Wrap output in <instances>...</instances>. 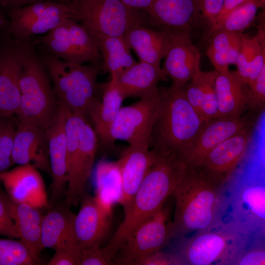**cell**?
<instances>
[{
  "label": "cell",
  "instance_id": "obj_21",
  "mask_svg": "<svg viewBox=\"0 0 265 265\" xmlns=\"http://www.w3.org/2000/svg\"><path fill=\"white\" fill-rule=\"evenodd\" d=\"M148 15L163 29L190 33L203 21L198 0H153Z\"/></svg>",
  "mask_w": 265,
  "mask_h": 265
},
{
  "label": "cell",
  "instance_id": "obj_34",
  "mask_svg": "<svg viewBox=\"0 0 265 265\" xmlns=\"http://www.w3.org/2000/svg\"><path fill=\"white\" fill-rule=\"evenodd\" d=\"M264 51L265 44H261L256 36L250 37L242 34L241 47L236 63L237 70L234 72L243 84L247 85L250 66Z\"/></svg>",
  "mask_w": 265,
  "mask_h": 265
},
{
  "label": "cell",
  "instance_id": "obj_4",
  "mask_svg": "<svg viewBox=\"0 0 265 265\" xmlns=\"http://www.w3.org/2000/svg\"><path fill=\"white\" fill-rule=\"evenodd\" d=\"M255 232L232 219L179 238L172 254L181 265H236Z\"/></svg>",
  "mask_w": 265,
  "mask_h": 265
},
{
  "label": "cell",
  "instance_id": "obj_14",
  "mask_svg": "<svg viewBox=\"0 0 265 265\" xmlns=\"http://www.w3.org/2000/svg\"><path fill=\"white\" fill-rule=\"evenodd\" d=\"M80 207L75 214L73 228L75 238L80 250L89 246L100 244L111 225L109 211L97 197L85 194L80 198Z\"/></svg>",
  "mask_w": 265,
  "mask_h": 265
},
{
  "label": "cell",
  "instance_id": "obj_40",
  "mask_svg": "<svg viewBox=\"0 0 265 265\" xmlns=\"http://www.w3.org/2000/svg\"><path fill=\"white\" fill-rule=\"evenodd\" d=\"M198 3L203 21L209 26L210 32L219 17L224 0H198Z\"/></svg>",
  "mask_w": 265,
  "mask_h": 265
},
{
  "label": "cell",
  "instance_id": "obj_13",
  "mask_svg": "<svg viewBox=\"0 0 265 265\" xmlns=\"http://www.w3.org/2000/svg\"><path fill=\"white\" fill-rule=\"evenodd\" d=\"M161 71L172 85L183 86L201 71V53L187 31H175L164 57Z\"/></svg>",
  "mask_w": 265,
  "mask_h": 265
},
{
  "label": "cell",
  "instance_id": "obj_38",
  "mask_svg": "<svg viewBox=\"0 0 265 265\" xmlns=\"http://www.w3.org/2000/svg\"><path fill=\"white\" fill-rule=\"evenodd\" d=\"M248 87L246 106L255 111L262 112L265 106V67Z\"/></svg>",
  "mask_w": 265,
  "mask_h": 265
},
{
  "label": "cell",
  "instance_id": "obj_3",
  "mask_svg": "<svg viewBox=\"0 0 265 265\" xmlns=\"http://www.w3.org/2000/svg\"><path fill=\"white\" fill-rule=\"evenodd\" d=\"M187 166L179 158L159 156L137 190L123 220L106 246L113 257L136 229L163 208Z\"/></svg>",
  "mask_w": 265,
  "mask_h": 265
},
{
  "label": "cell",
  "instance_id": "obj_2",
  "mask_svg": "<svg viewBox=\"0 0 265 265\" xmlns=\"http://www.w3.org/2000/svg\"><path fill=\"white\" fill-rule=\"evenodd\" d=\"M205 124L187 100L185 85L159 89L150 147L158 156H174L185 162Z\"/></svg>",
  "mask_w": 265,
  "mask_h": 265
},
{
  "label": "cell",
  "instance_id": "obj_26",
  "mask_svg": "<svg viewBox=\"0 0 265 265\" xmlns=\"http://www.w3.org/2000/svg\"><path fill=\"white\" fill-rule=\"evenodd\" d=\"M7 201L19 238L27 247L32 256L39 261L43 249L41 243L43 216L38 209L29 205L15 202L9 197H7Z\"/></svg>",
  "mask_w": 265,
  "mask_h": 265
},
{
  "label": "cell",
  "instance_id": "obj_6",
  "mask_svg": "<svg viewBox=\"0 0 265 265\" xmlns=\"http://www.w3.org/2000/svg\"><path fill=\"white\" fill-rule=\"evenodd\" d=\"M29 41L21 72L20 103L16 115L18 122L37 126L45 130L54 120L58 104L49 75Z\"/></svg>",
  "mask_w": 265,
  "mask_h": 265
},
{
  "label": "cell",
  "instance_id": "obj_43",
  "mask_svg": "<svg viewBox=\"0 0 265 265\" xmlns=\"http://www.w3.org/2000/svg\"><path fill=\"white\" fill-rule=\"evenodd\" d=\"M47 265H79V262L78 259L71 254L64 251L57 250Z\"/></svg>",
  "mask_w": 265,
  "mask_h": 265
},
{
  "label": "cell",
  "instance_id": "obj_39",
  "mask_svg": "<svg viewBox=\"0 0 265 265\" xmlns=\"http://www.w3.org/2000/svg\"><path fill=\"white\" fill-rule=\"evenodd\" d=\"M0 235L10 238H19L14 222L11 217L7 197L0 194Z\"/></svg>",
  "mask_w": 265,
  "mask_h": 265
},
{
  "label": "cell",
  "instance_id": "obj_47",
  "mask_svg": "<svg viewBox=\"0 0 265 265\" xmlns=\"http://www.w3.org/2000/svg\"><path fill=\"white\" fill-rule=\"evenodd\" d=\"M10 26V21L6 18L0 10V30L6 32Z\"/></svg>",
  "mask_w": 265,
  "mask_h": 265
},
{
  "label": "cell",
  "instance_id": "obj_32",
  "mask_svg": "<svg viewBox=\"0 0 265 265\" xmlns=\"http://www.w3.org/2000/svg\"><path fill=\"white\" fill-rule=\"evenodd\" d=\"M69 43L74 63L96 64L102 61V56L93 35L82 25L71 18L66 19Z\"/></svg>",
  "mask_w": 265,
  "mask_h": 265
},
{
  "label": "cell",
  "instance_id": "obj_8",
  "mask_svg": "<svg viewBox=\"0 0 265 265\" xmlns=\"http://www.w3.org/2000/svg\"><path fill=\"white\" fill-rule=\"evenodd\" d=\"M8 9L10 26L6 33L22 43L30 41L34 36L49 32L65 19L71 18L68 3L52 0Z\"/></svg>",
  "mask_w": 265,
  "mask_h": 265
},
{
  "label": "cell",
  "instance_id": "obj_9",
  "mask_svg": "<svg viewBox=\"0 0 265 265\" xmlns=\"http://www.w3.org/2000/svg\"><path fill=\"white\" fill-rule=\"evenodd\" d=\"M172 238V222L162 208L136 229L120 247L113 260L118 265H139L143 260L161 250Z\"/></svg>",
  "mask_w": 265,
  "mask_h": 265
},
{
  "label": "cell",
  "instance_id": "obj_42",
  "mask_svg": "<svg viewBox=\"0 0 265 265\" xmlns=\"http://www.w3.org/2000/svg\"><path fill=\"white\" fill-rule=\"evenodd\" d=\"M181 265L178 259L172 253L167 254L161 250L143 260L139 265Z\"/></svg>",
  "mask_w": 265,
  "mask_h": 265
},
{
  "label": "cell",
  "instance_id": "obj_31",
  "mask_svg": "<svg viewBox=\"0 0 265 265\" xmlns=\"http://www.w3.org/2000/svg\"><path fill=\"white\" fill-rule=\"evenodd\" d=\"M242 32L218 28L210 35L207 55L218 72L229 69L236 64L241 44Z\"/></svg>",
  "mask_w": 265,
  "mask_h": 265
},
{
  "label": "cell",
  "instance_id": "obj_1",
  "mask_svg": "<svg viewBox=\"0 0 265 265\" xmlns=\"http://www.w3.org/2000/svg\"><path fill=\"white\" fill-rule=\"evenodd\" d=\"M225 185L211 178L200 166H187L172 193V238L209 230L224 221L230 205Z\"/></svg>",
  "mask_w": 265,
  "mask_h": 265
},
{
  "label": "cell",
  "instance_id": "obj_20",
  "mask_svg": "<svg viewBox=\"0 0 265 265\" xmlns=\"http://www.w3.org/2000/svg\"><path fill=\"white\" fill-rule=\"evenodd\" d=\"M252 125L241 118H215L205 123L185 162L190 166H200L208 154L233 135Z\"/></svg>",
  "mask_w": 265,
  "mask_h": 265
},
{
  "label": "cell",
  "instance_id": "obj_48",
  "mask_svg": "<svg viewBox=\"0 0 265 265\" xmlns=\"http://www.w3.org/2000/svg\"><path fill=\"white\" fill-rule=\"evenodd\" d=\"M11 0H0V6L9 8Z\"/></svg>",
  "mask_w": 265,
  "mask_h": 265
},
{
  "label": "cell",
  "instance_id": "obj_28",
  "mask_svg": "<svg viewBox=\"0 0 265 265\" xmlns=\"http://www.w3.org/2000/svg\"><path fill=\"white\" fill-rule=\"evenodd\" d=\"M217 74L215 70H201L185 85L187 100L205 123L216 117L215 81Z\"/></svg>",
  "mask_w": 265,
  "mask_h": 265
},
{
  "label": "cell",
  "instance_id": "obj_35",
  "mask_svg": "<svg viewBox=\"0 0 265 265\" xmlns=\"http://www.w3.org/2000/svg\"><path fill=\"white\" fill-rule=\"evenodd\" d=\"M38 263L21 240L0 238V265H31Z\"/></svg>",
  "mask_w": 265,
  "mask_h": 265
},
{
  "label": "cell",
  "instance_id": "obj_7",
  "mask_svg": "<svg viewBox=\"0 0 265 265\" xmlns=\"http://www.w3.org/2000/svg\"><path fill=\"white\" fill-rule=\"evenodd\" d=\"M68 4L71 18L94 35L123 36L131 26L144 21L139 10L120 0H71Z\"/></svg>",
  "mask_w": 265,
  "mask_h": 265
},
{
  "label": "cell",
  "instance_id": "obj_30",
  "mask_svg": "<svg viewBox=\"0 0 265 265\" xmlns=\"http://www.w3.org/2000/svg\"><path fill=\"white\" fill-rule=\"evenodd\" d=\"M102 56V70L110 74L111 79L117 77L137 62L123 36H108L92 34Z\"/></svg>",
  "mask_w": 265,
  "mask_h": 265
},
{
  "label": "cell",
  "instance_id": "obj_33",
  "mask_svg": "<svg viewBox=\"0 0 265 265\" xmlns=\"http://www.w3.org/2000/svg\"><path fill=\"white\" fill-rule=\"evenodd\" d=\"M260 7V5L255 0H247L226 15L213 31L221 28L242 32L252 23Z\"/></svg>",
  "mask_w": 265,
  "mask_h": 265
},
{
  "label": "cell",
  "instance_id": "obj_15",
  "mask_svg": "<svg viewBox=\"0 0 265 265\" xmlns=\"http://www.w3.org/2000/svg\"><path fill=\"white\" fill-rule=\"evenodd\" d=\"M252 126L213 148L200 166L215 181L225 184L244 155L252 135Z\"/></svg>",
  "mask_w": 265,
  "mask_h": 265
},
{
  "label": "cell",
  "instance_id": "obj_51",
  "mask_svg": "<svg viewBox=\"0 0 265 265\" xmlns=\"http://www.w3.org/2000/svg\"><path fill=\"white\" fill-rule=\"evenodd\" d=\"M3 32L0 30V41L1 40Z\"/></svg>",
  "mask_w": 265,
  "mask_h": 265
},
{
  "label": "cell",
  "instance_id": "obj_29",
  "mask_svg": "<svg viewBox=\"0 0 265 265\" xmlns=\"http://www.w3.org/2000/svg\"><path fill=\"white\" fill-rule=\"evenodd\" d=\"M265 189L263 185H252L241 187L234 202L235 220L255 232L265 225ZM263 230V229H262Z\"/></svg>",
  "mask_w": 265,
  "mask_h": 265
},
{
  "label": "cell",
  "instance_id": "obj_22",
  "mask_svg": "<svg viewBox=\"0 0 265 265\" xmlns=\"http://www.w3.org/2000/svg\"><path fill=\"white\" fill-rule=\"evenodd\" d=\"M174 32L167 29L154 30L142 24H136L126 31L123 38L140 61L161 69V61L166 54Z\"/></svg>",
  "mask_w": 265,
  "mask_h": 265
},
{
  "label": "cell",
  "instance_id": "obj_19",
  "mask_svg": "<svg viewBox=\"0 0 265 265\" xmlns=\"http://www.w3.org/2000/svg\"><path fill=\"white\" fill-rule=\"evenodd\" d=\"M13 164L28 165L51 172L48 142L45 129L18 122L12 154Z\"/></svg>",
  "mask_w": 265,
  "mask_h": 265
},
{
  "label": "cell",
  "instance_id": "obj_27",
  "mask_svg": "<svg viewBox=\"0 0 265 265\" xmlns=\"http://www.w3.org/2000/svg\"><path fill=\"white\" fill-rule=\"evenodd\" d=\"M102 100L96 104L89 118L92 121L98 140L105 146L113 143L110 131L124 100L115 80L109 81L102 86Z\"/></svg>",
  "mask_w": 265,
  "mask_h": 265
},
{
  "label": "cell",
  "instance_id": "obj_46",
  "mask_svg": "<svg viewBox=\"0 0 265 265\" xmlns=\"http://www.w3.org/2000/svg\"><path fill=\"white\" fill-rule=\"evenodd\" d=\"M47 0H52L62 3H68L71 0H11L8 8L12 7L22 6L36 2Z\"/></svg>",
  "mask_w": 265,
  "mask_h": 265
},
{
  "label": "cell",
  "instance_id": "obj_25",
  "mask_svg": "<svg viewBox=\"0 0 265 265\" xmlns=\"http://www.w3.org/2000/svg\"><path fill=\"white\" fill-rule=\"evenodd\" d=\"M218 72V71H217ZM229 69L218 72L215 81L217 112L216 118L240 117L246 106L248 89Z\"/></svg>",
  "mask_w": 265,
  "mask_h": 265
},
{
  "label": "cell",
  "instance_id": "obj_5",
  "mask_svg": "<svg viewBox=\"0 0 265 265\" xmlns=\"http://www.w3.org/2000/svg\"><path fill=\"white\" fill-rule=\"evenodd\" d=\"M50 78L57 102L88 121L90 115L100 100L97 96L98 75L102 61L88 65L65 61L48 53L40 57Z\"/></svg>",
  "mask_w": 265,
  "mask_h": 265
},
{
  "label": "cell",
  "instance_id": "obj_44",
  "mask_svg": "<svg viewBox=\"0 0 265 265\" xmlns=\"http://www.w3.org/2000/svg\"><path fill=\"white\" fill-rule=\"evenodd\" d=\"M246 0H224L222 9L214 27L209 33V36L226 15Z\"/></svg>",
  "mask_w": 265,
  "mask_h": 265
},
{
  "label": "cell",
  "instance_id": "obj_36",
  "mask_svg": "<svg viewBox=\"0 0 265 265\" xmlns=\"http://www.w3.org/2000/svg\"><path fill=\"white\" fill-rule=\"evenodd\" d=\"M16 129L10 117L5 118L0 124V173L13 164L12 154Z\"/></svg>",
  "mask_w": 265,
  "mask_h": 265
},
{
  "label": "cell",
  "instance_id": "obj_10",
  "mask_svg": "<svg viewBox=\"0 0 265 265\" xmlns=\"http://www.w3.org/2000/svg\"><path fill=\"white\" fill-rule=\"evenodd\" d=\"M159 89L152 95L130 106L122 107L112 125V142L121 140L129 145L150 147L151 133L156 117Z\"/></svg>",
  "mask_w": 265,
  "mask_h": 265
},
{
  "label": "cell",
  "instance_id": "obj_18",
  "mask_svg": "<svg viewBox=\"0 0 265 265\" xmlns=\"http://www.w3.org/2000/svg\"><path fill=\"white\" fill-rule=\"evenodd\" d=\"M58 109L54 120L46 130L49 157L52 175L50 204L63 194L68 183L66 165L67 138L65 131L66 110L64 104L57 102Z\"/></svg>",
  "mask_w": 265,
  "mask_h": 265
},
{
  "label": "cell",
  "instance_id": "obj_49",
  "mask_svg": "<svg viewBox=\"0 0 265 265\" xmlns=\"http://www.w3.org/2000/svg\"><path fill=\"white\" fill-rule=\"evenodd\" d=\"M261 6V7L265 6V0H255Z\"/></svg>",
  "mask_w": 265,
  "mask_h": 265
},
{
  "label": "cell",
  "instance_id": "obj_41",
  "mask_svg": "<svg viewBox=\"0 0 265 265\" xmlns=\"http://www.w3.org/2000/svg\"><path fill=\"white\" fill-rule=\"evenodd\" d=\"M247 248L238 260L236 265H265L264 247H253Z\"/></svg>",
  "mask_w": 265,
  "mask_h": 265
},
{
  "label": "cell",
  "instance_id": "obj_50",
  "mask_svg": "<svg viewBox=\"0 0 265 265\" xmlns=\"http://www.w3.org/2000/svg\"><path fill=\"white\" fill-rule=\"evenodd\" d=\"M6 117H0V124L2 122L4 119Z\"/></svg>",
  "mask_w": 265,
  "mask_h": 265
},
{
  "label": "cell",
  "instance_id": "obj_24",
  "mask_svg": "<svg viewBox=\"0 0 265 265\" xmlns=\"http://www.w3.org/2000/svg\"><path fill=\"white\" fill-rule=\"evenodd\" d=\"M161 69L140 61L113 79L124 99L129 97L142 99L155 93L158 84L165 80Z\"/></svg>",
  "mask_w": 265,
  "mask_h": 265
},
{
  "label": "cell",
  "instance_id": "obj_12",
  "mask_svg": "<svg viewBox=\"0 0 265 265\" xmlns=\"http://www.w3.org/2000/svg\"><path fill=\"white\" fill-rule=\"evenodd\" d=\"M159 156L150 147L129 145L116 162L120 175L119 202L124 214L129 210L133 198L146 175Z\"/></svg>",
  "mask_w": 265,
  "mask_h": 265
},
{
  "label": "cell",
  "instance_id": "obj_45",
  "mask_svg": "<svg viewBox=\"0 0 265 265\" xmlns=\"http://www.w3.org/2000/svg\"><path fill=\"white\" fill-rule=\"evenodd\" d=\"M126 6L136 10H144L148 14L150 11L153 0H120Z\"/></svg>",
  "mask_w": 265,
  "mask_h": 265
},
{
  "label": "cell",
  "instance_id": "obj_37",
  "mask_svg": "<svg viewBox=\"0 0 265 265\" xmlns=\"http://www.w3.org/2000/svg\"><path fill=\"white\" fill-rule=\"evenodd\" d=\"M113 258L105 246L100 244L86 247L81 249L79 265H108L113 264Z\"/></svg>",
  "mask_w": 265,
  "mask_h": 265
},
{
  "label": "cell",
  "instance_id": "obj_11",
  "mask_svg": "<svg viewBox=\"0 0 265 265\" xmlns=\"http://www.w3.org/2000/svg\"><path fill=\"white\" fill-rule=\"evenodd\" d=\"M29 42L16 41L3 32L0 41V117L17 113L20 103L19 80Z\"/></svg>",
  "mask_w": 265,
  "mask_h": 265
},
{
  "label": "cell",
  "instance_id": "obj_16",
  "mask_svg": "<svg viewBox=\"0 0 265 265\" xmlns=\"http://www.w3.org/2000/svg\"><path fill=\"white\" fill-rule=\"evenodd\" d=\"M98 138L89 122L81 117L79 130V144L76 165L69 178L65 205L76 207L84 192L85 184L90 176L98 146Z\"/></svg>",
  "mask_w": 265,
  "mask_h": 265
},
{
  "label": "cell",
  "instance_id": "obj_23",
  "mask_svg": "<svg viewBox=\"0 0 265 265\" xmlns=\"http://www.w3.org/2000/svg\"><path fill=\"white\" fill-rule=\"evenodd\" d=\"M75 214L68 210L55 209L43 216L41 243L43 248L61 250L79 261L80 248L75 238L73 221Z\"/></svg>",
  "mask_w": 265,
  "mask_h": 265
},
{
  "label": "cell",
  "instance_id": "obj_17",
  "mask_svg": "<svg viewBox=\"0 0 265 265\" xmlns=\"http://www.w3.org/2000/svg\"><path fill=\"white\" fill-rule=\"evenodd\" d=\"M0 181L9 198L15 202L38 209L49 204L43 178L33 166L19 165L10 171L0 173Z\"/></svg>",
  "mask_w": 265,
  "mask_h": 265
}]
</instances>
